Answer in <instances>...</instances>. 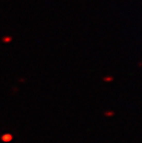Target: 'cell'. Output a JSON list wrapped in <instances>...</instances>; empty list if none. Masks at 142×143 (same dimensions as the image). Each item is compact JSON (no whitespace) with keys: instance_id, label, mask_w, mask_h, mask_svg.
Segmentation results:
<instances>
[{"instance_id":"1","label":"cell","mask_w":142,"mask_h":143,"mask_svg":"<svg viewBox=\"0 0 142 143\" xmlns=\"http://www.w3.org/2000/svg\"><path fill=\"white\" fill-rule=\"evenodd\" d=\"M12 139H13V136L11 134H9V133L4 134L1 137V139H2V141H4V142H9V141L12 140Z\"/></svg>"},{"instance_id":"2","label":"cell","mask_w":142,"mask_h":143,"mask_svg":"<svg viewBox=\"0 0 142 143\" xmlns=\"http://www.w3.org/2000/svg\"><path fill=\"white\" fill-rule=\"evenodd\" d=\"M113 80V78L109 77V78H104V81H112Z\"/></svg>"},{"instance_id":"3","label":"cell","mask_w":142,"mask_h":143,"mask_svg":"<svg viewBox=\"0 0 142 143\" xmlns=\"http://www.w3.org/2000/svg\"><path fill=\"white\" fill-rule=\"evenodd\" d=\"M3 41H5V42H10L11 41V38L10 37H7V38H4V39H3Z\"/></svg>"},{"instance_id":"4","label":"cell","mask_w":142,"mask_h":143,"mask_svg":"<svg viewBox=\"0 0 142 143\" xmlns=\"http://www.w3.org/2000/svg\"><path fill=\"white\" fill-rule=\"evenodd\" d=\"M105 114H106V115H113V114H114V113H113V112H110V113H105Z\"/></svg>"}]
</instances>
